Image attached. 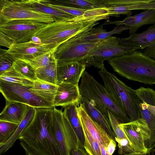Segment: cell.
<instances>
[{"instance_id":"obj_1","label":"cell","mask_w":155,"mask_h":155,"mask_svg":"<svg viewBox=\"0 0 155 155\" xmlns=\"http://www.w3.org/2000/svg\"><path fill=\"white\" fill-rule=\"evenodd\" d=\"M107 10L100 8L93 13L69 19L47 24L34 35L41 42L58 47L74 37H80L99 24L98 21L110 19Z\"/></svg>"},{"instance_id":"obj_2","label":"cell","mask_w":155,"mask_h":155,"mask_svg":"<svg viewBox=\"0 0 155 155\" xmlns=\"http://www.w3.org/2000/svg\"><path fill=\"white\" fill-rule=\"evenodd\" d=\"M53 108H35L32 120L19 139L43 155H61L51 131Z\"/></svg>"},{"instance_id":"obj_3","label":"cell","mask_w":155,"mask_h":155,"mask_svg":"<svg viewBox=\"0 0 155 155\" xmlns=\"http://www.w3.org/2000/svg\"><path fill=\"white\" fill-rule=\"evenodd\" d=\"M108 62L122 77L145 84H155V60L139 50L113 57Z\"/></svg>"},{"instance_id":"obj_4","label":"cell","mask_w":155,"mask_h":155,"mask_svg":"<svg viewBox=\"0 0 155 155\" xmlns=\"http://www.w3.org/2000/svg\"><path fill=\"white\" fill-rule=\"evenodd\" d=\"M80 94L106 116L110 112L121 124L130 121L125 112L117 104L104 86L85 71L79 86Z\"/></svg>"},{"instance_id":"obj_5","label":"cell","mask_w":155,"mask_h":155,"mask_svg":"<svg viewBox=\"0 0 155 155\" xmlns=\"http://www.w3.org/2000/svg\"><path fill=\"white\" fill-rule=\"evenodd\" d=\"M104 86L118 106L127 114L130 121L141 118L134 99L135 90L126 85L104 67L99 71Z\"/></svg>"},{"instance_id":"obj_6","label":"cell","mask_w":155,"mask_h":155,"mask_svg":"<svg viewBox=\"0 0 155 155\" xmlns=\"http://www.w3.org/2000/svg\"><path fill=\"white\" fill-rule=\"evenodd\" d=\"M119 38L111 36L101 41L80 61L86 67L93 66L101 69L104 67L105 60L109 61L113 57L143 50L141 47L120 44Z\"/></svg>"},{"instance_id":"obj_7","label":"cell","mask_w":155,"mask_h":155,"mask_svg":"<svg viewBox=\"0 0 155 155\" xmlns=\"http://www.w3.org/2000/svg\"><path fill=\"white\" fill-rule=\"evenodd\" d=\"M51 129L61 155H70L74 149L84 147L63 112L55 107L52 108Z\"/></svg>"},{"instance_id":"obj_8","label":"cell","mask_w":155,"mask_h":155,"mask_svg":"<svg viewBox=\"0 0 155 155\" xmlns=\"http://www.w3.org/2000/svg\"><path fill=\"white\" fill-rule=\"evenodd\" d=\"M18 19L30 20L46 24L55 21L51 16L30 8L24 0H0V25Z\"/></svg>"},{"instance_id":"obj_9","label":"cell","mask_w":155,"mask_h":155,"mask_svg":"<svg viewBox=\"0 0 155 155\" xmlns=\"http://www.w3.org/2000/svg\"><path fill=\"white\" fill-rule=\"evenodd\" d=\"M31 86L0 81V91L6 103H21L35 108L53 107L51 104L33 93L30 90Z\"/></svg>"},{"instance_id":"obj_10","label":"cell","mask_w":155,"mask_h":155,"mask_svg":"<svg viewBox=\"0 0 155 155\" xmlns=\"http://www.w3.org/2000/svg\"><path fill=\"white\" fill-rule=\"evenodd\" d=\"M47 24L30 20H13L0 25V31L15 43L30 41L35 34Z\"/></svg>"},{"instance_id":"obj_11","label":"cell","mask_w":155,"mask_h":155,"mask_svg":"<svg viewBox=\"0 0 155 155\" xmlns=\"http://www.w3.org/2000/svg\"><path fill=\"white\" fill-rule=\"evenodd\" d=\"M100 41L90 42L80 37L72 38L59 46L54 55L58 62L80 61Z\"/></svg>"},{"instance_id":"obj_12","label":"cell","mask_w":155,"mask_h":155,"mask_svg":"<svg viewBox=\"0 0 155 155\" xmlns=\"http://www.w3.org/2000/svg\"><path fill=\"white\" fill-rule=\"evenodd\" d=\"M120 126L135 153L146 154L148 152L145 144L150 139V130L146 120L142 118L121 124Z\"/></svg>"},{"instance_id":"obj_13","label":"cell","mask_w":155,"mask_h":155,"mask_svg":"<svg viewBox=\"0 0 155 155\" xmlns=\"http://www.w3.org/2000/svg\"><path fill=\"white\" fill-rule=\"evenodd\" d=\"M57 48L52 45L38 44L31 40L27 42L14 43L7 52L15 61L23 59L30 62L43 54L54 51Z\"/></svg>"},{"instance_id":"obj_14","label":"cell","mask_w":155,"mask_h":155,"mask_svg":"<svg viewBox=\"0 0 155 155\" xmlns=\"http://www.w3.org/2000/svg\"><path fill=\"white\" fill-rule=\"evenodd\" d=\"M119 41L120 44L141 47L143 54L155 60V23L141 33L119 38Z\"/></svg>"},{"instance_id":"obj_15","label":"cell","mask_w":155,"mask_h":155,"mask_svg":"<svg viewBox=\"0 0 155 155\" xmlns=\"http://www.w3.org/2000/svg\"><path fill=\"white\" fill-rule=\"evenodd\" d=\"M82 98L78 85L64 82L59 83L53 107L64 108L71 105L77 106L81 102Z\"/></svg>"},{"instance_id":"obj_16","label":"cell","mask_w":155,"mask_h":155,"mask_svg":"<svg viewBox=\"0 0 155 155\" xmlns=\"http://www.w3.org/2000/svg\"><path fill=\"white\" fill-rule=\"evenodd\" d=\"M86 68L84 64L79 61L58 62L57 77L58 84L64 82L78 85L80 79Z\"/></svg>"},{"instance_id":"obj_17","label":"cell","mask_w":155,"mask_h":155,"mask_svg":"<svg viewBox=\"0 0 155 155\" xmlns=\"http://www.w3.org/2000/svg\"><path fill=\"white\" fill-rule=\"evenodd\" d=\"M155 23V9L144 10L140 13L133 16H127L122 21H111L106 20L100 26L108 24H114L118 26L124 25L129 29L130 35L135 33L142 26Z\"/></svg>"},{"instance_id":"obj_18","label":"cell","mask_w":155,"mask_h":155,"mask_svg":"<svg viewBox=\"0 0 155 155\" xmlns=\"http://www.w3.org/2000/svg\"><path fill=\"white\" fill-rule=\"evenodd\" d=\"M77 109L81 122L84 124L92 137L100 144L107 147L112 139L111 137L101 127L91 119L81 102L77 106Z\"/></svg>"},{"instance_id":"obj_19","label":"cell","mask_w":155,"mask_h":155,"mask_svg":"<svg viewBox=\"0 0 155 155\" xmlns=\"http://www.w3.org/2000/svg\"><path fill=\"white\" fill-rule=\"evenodd\" d=\"M109 15L119 18L121 15L130 16L132 10H139L141 0H102Z\"/></svg>"},{"instance_id":"obj_20","label":"cell","mask_w":155,"mask_h":155,"mask_svg":"<svg viewBox=\"0 0 155 155\" xmlns=\"http://www.w3.org/2000/svg\"><path fill=\"white\" fill-rule=\"evenodd\" d=\"M29 106L21 103H6L5 107L0 114V121L19 124L27 111Z\"/></svg>"},{"instance_id":"obj_21","label":"cell","mask_w":155,"mask_h":155,"mask_svg":"<svg viewBox=\"0 0 155 155\" xmlns=\"http://www.w3.org/2000/svg\"><path fill=\"white\" fill-rule=\"evenodd\" d=\"M81 103L83 104L87 114L91 119L101 127L112 139L115 140V136L111 128L108 117L104 115L86 98L82 97Z\"/></svg>"},{"instance_id":"obj_22","label":"cell","mask_w":155,"mask_h":155,"mask_svg":"<svg viewBox=\"0 0 155 155\" xmlns=\"http://www.w3.org/2000/svg\"><path fill=\"white\" fill-rule=\"evenodd\" d=\"M36 109L29 106L24 117L19 124L16 130L11 138L4 144L0 146V155L5 153L13 146L23 131L30 124L35 114Z\"/></svg>"},{"instance_id":"obj_23","label":"cell","mask_w":155,"mask_h":155,"mask_svg":"<svg viewBox=\"0 0 155 155\" xmlns=\"http://www.w3.org/2000/svg\"><path fill=\"white\" fill-rule=\"evenodd\" d=\"M103 27L92 28L88 31L85 33L80 38L81 39L90 42H98L102 41L113 34H120L124 31L129 29L125 25L117 26L110 31H107L103 28Z\"/></svg>"},{"instance_id":"obj_24","label":"cell","mask_w":155,"mask_h":155,"mask_svg":"<svg viewBox=\"0 0 155 155\" xmlns=\"http://www.w3.org/2000/svg\"><path fill=\"white\" fill-rule=\"evenodd\" d=\"M134 101L140 112L141 117L144 119L150 130V139L145 144L149 150L155 144V115L148 109L147 104L145 102L135 98Z\"/></svg>"},{"instance_id":"obj_25","label":"cell","mask_w":155,"mask_h":155,"mask_svg":"<svg viewBox=\"0 0 155 155\" xmlns=\"http://www.w3.org/2000/svg\"><path fill=\"white\" fill-rule=\"evenodd\" d=\"M24 1L31 8L51 16L55 19V21L65 20L74 18L65 12L45 5L42 2L41 0Z\"/></svg>"},{"instance_id":"obj_26","label":"cell","mask_w":155,"mask_h":155,"mask_svg":"<svg viewBox=\"0 0 155 155\" xmlns=\"http://www.w3.org/2000/svg\"><path fill=\"white\" fill-rule=\"evenodd\" d=\"M77 106L71 105L64 108L63 114L76 135L79 142L84 147V137L82 125L78 115Z\"/></svg>"},{"instance_id":"obj_27","label":"cell","mask_w":155,"mask_h":155,"mask_svg":"<svg viewBox=\"0 0 155 155\" xmlns=\"http://www.w3.org/2000/svg\"><path fill=\"white\" fill-rule=\"evenodd\" d=\"M57 88V85L38 80L34 81L30 90L35 94L45 100L53 106Z\"/></svg>"},{"instance_id":"obj_28","label":"cell","mask_w":155,"mask_h":155,"mask_svg":"<svg viewBox=\"0 0 155 155\" xmlns=\"http://www.w3.org/2000/svg\"><path fill=\"white\" fill-rule=\"evenodd\" d=\"M51 3L80 9L91 10L105 7L102 0L49 1Z\"/></svg>"},{"instance_id":"obj_29","label":"cell","mask_w":155,"mask_h":155,"mask_svg":"<svg viewBox=\"0 0 155 155\" xmlns=\"http://www.w3.org/2000/svg\"><path fill=\"white\" fill-rule=\"evenodd\" d=\"M58 62L55 57L48 65L36 70V75L38 80L58 85L57 68Z\"/></svg>"},{"instance_id":"obj_30","label":"cell","mask_w":155,"mask_h":155,"mask_svg":"<svg viewBox=\"0 0 155 155\" xmlns=\"http://www.w3.org/2000/svg\"><path fill=\"white\" fill-rule=\"evenodd\" d=\"M0 81L27 86H32L34 82L23 76L13 66L9 70L0 75Z\"/></svg>"},{"instance_id":"obj_31","label":"cell","mask_w":155,"mask_h":155,"mask_svg":"<svg viewBox=\"0 0 155 155\" xmlns=\"http://www.w3.org/2000/svg\"><path fill=\"white\" fill-rule=\"evenodd\" d=\"M13 67L18 72L25 78L34 81L38 80L36 70L28 61L18 59L14 62Z\"/></svg>"},{"instance_id":"obj_32","label":"cell","mask_w":155,"mask_h":155,"mask_svg":"<svg viewBox=\"0 0 155 155\" xmlns=\"http://www.w3.org/2000/svg\"><path fill=\"white\" fill-rule=\"evenodd\" d=\"M81 123L84 137V148L89 155H102L100 143L92 137L84 124Z\"/></svg>"},{"instance_id":"obj_33","label":"cell","mask_w":155,"mask_h":155,"mask_svg":"<svg viewBox=\"0 0 155 155\" xmlns=\"http://www.w3.org/2000/svg\"><path fill=\"white\" fill-rule=\"evenodd\" d=\"M41 1L46 5L65 12L74 18L92 14L99 8L85 10L54 4L50 2L48 0H41Z\"/></svg>"},{"instance_id":"obj_34","label":"cell","mask_w":155,"mask_h":155,"mask_svg":"<svg viewBox=\"0 0 155 155\" xmlns=\"http://www.w3.org/2000/svg\"><path fill=\"white\" fill-rule=\"evenodd\" d=\"M19 124L0 121V146L6 142L13 135Z\"/></svg>"},{"instance_id":"obj_35","label":"cell","mask_w":155,"mask_h":155,"mask_svg":"<svg viewBox=\"0 0 155 155\" xmlns=\"http://www.w3.org/2000/svg\"><path fill=\"white\" fill-rule=\"evenodd\" d=\"M135 91L138 99L148 105L155 106V91L153 89L140 87Z\"/></svg>"},{"instance_id":"obj_36","label":"cell","mask_w":155,"mask_h":155,"mask_svg":"<svg viewBox=\"0 0 155 155\" xmlns=\"http://www.w3.org/2000/svg\"><path fill=\"white\" fill-rule=\"evenodd\" d=\"M15 61L7 52V50L0 49V75L11 69Z\"/></svg>"},{"instance_id":"obj_37","label":"cell","mask_w":155,"mask_h":155,"mask_svg":"<svg viewBox=\"0 0 155 155\" xmlns=\"http://www.w3.org/2000/svg\"><path fill=\"white\" fill-rule=\"evenodd\" d=\"M54 51L39 56L30 62L35 70L46 67L50 64L54 58Z\"/></svg>"},{"instance_id":"obj_38","label":"cell","mask_w":155,"mask_h":155,"mask_svg":"<svg viewBox=\"0 0 155 155\" xmlns=\"http://www.w3.org/2000/svg\"><path fill=\"white\" fill-rule=\"evenodd\" d=\"M108 117L111 128L115 135V138L119 139H128L120 126V122L109 111H108Z\"/></svg>"},{"instance_id":"obj_39","label":"cell","mask_w":155,"mask_h":155,"mask_svg":"<svg viewBox=\"0 0 155 155\" xmlns=\"http://www.w3.org/2000/svg\"><path fill=\"white\" fill-rule=\"evenodd\" d=\"M115 141L118 143V153L119 154L125 155L135 153L132 144L128 139L115 138Z\"/></svg>"},{"instance_id":"obj_40","label":"cell","mask_w":155,"mask_h":155,"mask_svg":"<svg viewBox=\"0 0 155 155\" xmlns=\"http://www.w3.org/2000/svg\"><path fill=\"white\" fill-rule=\"evenodd\" d=\"M15 43L12 39L0 31V45L8 49Z\"/></svg>"},{"instance_id":"obj_41","label":"cell","mask_w":155,"mask_h":155,"mask_svg":"<svg viewBox=\"0 0 155 155\" xmlns=\"http://www.w3.org/2000/svg\"><path fill=\"white\" fill-rule=\"evenodd\" d=\"M20 144L25 150L26 155H43L31 149L22 141L20 140Z\"/></svg>"},{"instance_id":"obj_42","label":"cell","mask_w":155,"mask_h":155,"mask_svg":"<svg viewBox=\"0 0 155 155\" xmlns=\"http://www.w3.org/2000/svg\"><path fill=\"white\" fill-rule=\"evenodd\" d=\"M116 146V141L112 139L108 144L107 148V152L110 155H112L115 150Z\"/></svg>"},{"instance_id":"obj_43","label":"cell","mask_w":155,"mask_h":155,"mask_svg":"<svg viewBox=\"0 0 155 155\" xmlns=\"http://www.w3.org/2000/svg\"><path fill=\"white\" fill-rule=\"evenodd\" d=\"M70 155H89L84 147H78L74 149Z\"/></svg>"},{"instance_id":"obj_44","label":"cell","mask_w":155,"mask_h":155,"mask_svg":"<svg viewBox=\"0 0 155 155\" xmlns=\"http://www.w3.org/2000/svg\"><path fill=\"white\" fill-rule=\"evenodd\" d=\"M147 155H155V144L149 150Z\"/></svg>"},{"instance_id":"obj_45","label":"cell","mask_w":155,"mask_h":155,"mask_svg":"<svg viewBox=\"0 0 155 155\" xmlns=\"http://www.w3.org/2000/svg\"><path fill=\"white\" fill-rule=\"evenodd\" d=\"M147 108L151 112L155 115V106L147 104Z\"/></svg>"},{"instance_id":"obj_46","label":"cell","mask_w":155,"mask_h":155,"mask_svg":"<svg viewBox=\"0 0 155 155\" xmlns=\"http://www.w3.org/2000/svg\"><path fill=\"white\" fill-rule=\"evenodd\" d=\"M100 147L102 155H106L107 147L101 144H100Z\"/></svg>"},{"instance_id":"obj_47","label":"cell","mask_w":155,"mask_h":155,"mask_svg":"<svg viewBox=\"0 0 155 155\" xmlns=\"http://www.w3.org/2000/svg\"><path fill=\"white\" fill-rule=\"evenodd\" d=\"M125 155H147V154H142L140 153H130Z\"/></svg>"},{"instance_id":"obj_48","label":"cell","mask_w":155,"mask_h":155,"mask_svg":"<svg viewBox=\"0 0 155 155\" xmlns=\"http://www.w3.org/2000/svg\"></svg>"}]
</instances>
